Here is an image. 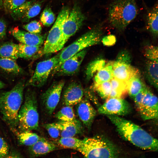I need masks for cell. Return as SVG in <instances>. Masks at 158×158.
Masks as SVG:
<instances>
[{
    "mask_svg": "<svg viewBox=\"0 0 158 158\" xmlns=\"http://www.w3.org/2000/svg\"><path fill=\"white\" fill-rule=\"evenodd\" d=\"M23 81L19 82L11 90L0 95V112L2 118L12 129L18 127V113L23 100Z\"/></svg>",
    "mask_w": 158,
    "mask_h": 158,
    "instance_id": "cell-1",
    "label": "cell"
},
{
    "mask_svg": "<svg viewBox=\"0 0 158 158\" xmlns=\"http://www.w3.org/2000/svg\"><path fill=\"white\" fill-rule=\"evenodd\" d=\"M138 11L136 0H113L109 8L108 21L113 28L122 32L135 18Z\"/></svg>",
    "mask_w": 158,
    "mask_h": 158,
    "instance_id": "cell-2",
    "label": "cell"
},
{
    "mask_svg": "<svg viewBox=\"0 0 158 158\" xmlns=\"http://www.w3.org/2000/svg\"><path fill=\"white\" fill-rule=\"evenodd\" d=\"M103 33L102 25H97L63 49L59 53V61L52 71L53 74L64 61L69 58L88 47L99 44L101 41Z\"/></svg>",
    "mask_w": 158,
    "mask_h": 158,
    "instance_id": "cell-3",
    "label": "cell"
},
{
    "mask_svg": "<svg viewBox=\"0 0 158 158\" xmlns=\"http://www.w3.org/2000/svg\"><path fill=\"white\" fill-rule=\"evenodd\" d=\"M77 150L87 158H116L119 153L112 142L99 136L85 138Z\"/></svg>",
    "mask_w": 158,
    "mask_h": 158,
    "instance_id": "cell-4",
    "label": "cell"
},
{
    "mask_svg": "<svg viewBox=\"0 0 158 158\" xmlns=\"http://www.w3.org/2000/svg\"><path fill=\"white\" fill-rule=\"evenodd\" d=\"M36 93L28 89L23 104L19 110L18 126L19 132L37 130L39 128V115Z\"/></svg>",
    "mask_w": 158,
    "mask_h": 158,
    "instance_id": "cell-5",
    "label": "cell"
},
{
    "mask_svg": "<svg viewBox=\"0 0 158 158\" xmlns=\"http://www.w3.org/2000/svg\"><path fill=\"white\" fill-rule=\"evenodd\" d=\"M69 12L68 8L64 7L59 13L45 41L42 50L40 52L42 55L54 53L62 48L61 44L62 29Z\"/></svg>",
    "mask_w": 158,
    "mask_h": 158,
    "instance_id": "cell-6",
    "label": "cell"
},
{
    "mask_svg": "<svg viewBox=\"0 0 158 158\" xmlns=\"http://www.w3.org/2000/svg\"><path fill=\"white\" fill-rule=\"evenodd\" d=\"M85 19V16L79 7L75 5L69 12L63 26L61 40L62 48L69 38L81 27Z\"/></svg>",
    "mask_w": 158,
    "mask_h": 158,
    "instance_id": "cell-7",
    "label": "cell"
},
{
    "mask_svg": "<svg viewBox=\"0 0 158 158\" xmlns=\"http://www.w3.org/2000/svg\"><path fill=\"white\" fill-rule=\"evenodd\" d=\"M59 53L48 59L40 61L37 65L32 76L26 85L40 87L46 82L50 74L58 64Z\"/></svg>",
    "mask_w": 158,
    "mask_h": 158,
    "instance_id": "cell-8",
    "label": "cell"
},
{
    "mask_svg": "<svg viewBox=\"0 0 158 158\" xmlns=\"http://www.w3.org/2000/svg\"><path fill=\"white\" fill-rule=\"evenodd\" d=\"M136 107L144 120L154 119L158 116V98L147 87L141 101Z\"/></svg>",
    "mask_w": 158,
    "mask_h": 158,
    "instance_id": "cell-9",
    "label": "cell"
},
{
    "mask_svg": "<svg viewBox=\"0 0 158 158\" xmlns=\"http://www.w3.org/2000/svg\"><path fill=\"white\" fill-rule=\"evenodd\" d=\"M131 108L130 105L122 98L109 97L98 108L100 114L107 115L124 116L129 114Z\"/></svg>",
    "mask_w": 158,
    "mask_h": 158,
    "instance_id": "cell-10",
    "label": "cell"
},
{
    "mask_svg": "<svg viewBox=\"0 0 158 158\" xmlns=\"http://www.w3.org/2000/svg\"><path fill=\"white\" fill-rule=\"evenodd\" d=\"M64 84L63 81L54 82L42 95V104L48 115H51L58 105Z\"/></svg>",
    "mask_w": 158,
    "mask_h": 158,
    "instance_id": "cell-11",
    "label": "cell"
},
{
    "mask_svg": "<svg viewBox=\"0 0 158 158\" xmlns=\"http://www.w3.org/2000/svg\"><path fill=\"white\" fill-rule=\"evenodd\" d=\"M41 9V5L37 2L26 1L14 10L11 14L15 20L28 22L31 18L37 15Z\"/></svg>",
    "mask_w": 158,
    "mask_h": 158,
    "instance_id": "cell-12",
    "label": "cell"
},
{
    "mask_svg": "<svg viewBox=\"0 0 158 158\" xmlns=\"http://www.w3.org/2000/svg\"><path fill=\"white\" fill-rule=\"evenodd\" d=\"M85 49L64 61L54 73L58 75H71L76 73L87 53Z\"/></svg>",
    "mask_w": 158,
    "mask_h": 158,
    "instance_id": "cell-13",
    "label": "cell"
},
{
    "mask_svg": "<svg viewBox=\"0 0 158 158\" xmlns=\"http://www.w3.org/2000/svg\"><path fill=\"white\" fill-rule=\"evenodd\" d=\"M76 114L80 120L90 129L96 115V110L86 98L75 105Z\"/></svg>",
    "mask_w": 158,
    "mask_h": 158,
    "instance_id": "cell-14",
    "label": "cell"
},
{
    "mask_svg": "<svg viewBox=\"0 0 158 158\" xmlns=\"http://www.w3.org/2000/svg\"><path fill=\"white\" fill-rule=\"evenodd\" d=\"M84 90L81 85L77 82L70 83L64 90L62 102L65 106H73L79 102L83 98Z\"/></svg>",
    "mask_w": 158,
    "mask_h": 158,
    "instance_id": "cell-15",
    "label": "cell"
},
{
    "mask_svg": "<svg viewBox=\"0 0 158 158\" xmlns=\"http://www.w3.org/2000/svg\"><path fill=\"white\" fill-rule=\"evenodd\" d=\"M113 77L121 81L128 82L133 77L140 76L138 70L128 64L115 61L112 65Z\"/></svg>",
    "mask_w": 158,
    "mask_h": 158,
    "instance_id": "cell-16",
    "label": "cell"
},
{
    "mask_svg": "<svg viewBox=\"0 0 158 158\" xmlns=\"http://www.w3.org/2000/svg\"><path fill=\"white\" fill-rule=\"evenodd\" d=\"M13 36L20 43L33 46H41L46 39V36L35 34L21 30L15 27L11 30Z\"/></svg>",
    "mask_w": 158,
    "mask_h": 158,
    "instance_id": "cell-17",
    "label": "cell"
},
{
    "mask_svg": "<svg viewBox=\"0 0 158 158\" xmlns=\"http://www.w3.org/2000/svg\"><path fill=\"white\" fill-rule=\"evenodd\" d=\"M53 123L59 130L61 137H74L82 133L83 130L81 122L77 119L71 121H60Z\"/></svg>",
    "mask_w": 158,
    "mask_h": 158,
    "instance_id": "cell-18",
    "label": "cell"
},
{
    "mask_svg": "<svg viewBox=\"0 0 158 158\" xmlns=\"http://www.w3.org/2000/svg\"><path fill=\"white\" fill-rule=\"evenodd\" d=\"M58 146L55 143L41 137L36 143L29 147V151L32 157H36L57 150Z\"/></svg>",
    "mask_w": 158,
    "mask_h": 158,
    "instance_id": "cell-19",
    "label": "cell"
},
{
    "mask_svg": "<svg viewBox=\"0 0 158 158\" xmlns=\"http://www.w3.org/2000/svg\"><path fill=\"white\" fill-rule=\"evenodd\" d=\"M145 25L146 30L153 37H158V1L147 11Z\"/></svg>",
    "mask_w": 158,
    "mask_h": 158,
    "instance_id": "cell-20",
    "label": "cell"
},
{
    "mask_svg": "<svg viewBox=\"0 0 158 158\" xmlns=\"http://www.w3.org/2000/svg\"><path fill=\"white\" fill-rule=\"evenodd\" d=\"M110 81L111 90L109 98H123L128 93V82L121 81L114 77Z\"/></svg>",
    "mask_w": 158,
    "mask_h": 158,
    "instance_id": "cell-21",
    "label": "cell"
},
{
    "mask_svg": "<svg viewBox=\"0 0 158 158\" xmlns=\"http://www.w3.org/2000/svg\"><path fill=\"white\" fill-rule=\"evenodd\" d=\"M145 73L148 81L158 91V63L149 60L146 64Z\"/></svg>",
    "mask_w": 158,
    "mask_h": 158,
    "instance_id": "cell-22",
    "label": "cell"
},
{
    "mask_svg": "<svg viewBox=\"0 0 158 158\" xmlns=\"http://www.w3.org/2000/svg\"><path fill=\"white\" fill-rule=\"evenodd\" d=\"M0 69L9 73L18 75L23 73L22 69L17 64L16 60L0 57Z\"/></svg>",
    "mask_w": 158,
    "mask_h": 158,
    "instance_id": "cell-23",
    "label": "cell"
},
{
    "mask_svg": "<svg viewBox=\"0 0 158 158\" xmlns=\"http://www.w3.org/2000/svg\"><path fill=\"white\" fill-rule=\"evenodd\" d=\"M0 57L16 60L19 57L18 44L8 42L1 45Z\"/></svg>",
    "mask_w": 158,
    "mask_h": 158,
    "instance_id": "cell-24",
    "label": "cell"
},
{
    "mask_svg": "<svg viewBox=\"0 0 158 158\" xmlns=\"http://www.w3.org/2000/svg\"><path fill=\"white\" fill-rule=\"evenodd\" d=\"M31 131L19 132L15 131L19 143L22 145L30 146L38 141L41 137Z\"/></svg>",
    "mask_w": 158,
    "mask_h": 158,
    "instance_id": "cell-25",
    "label": "cell"
},
{
    "mask_svg": "<svg viewBox=\"0 0 158 158\" xmlns=\"http://www.w3.org/2000/svg\"><path fill=\"white\" fill-rule=\"evenodd\" d=\"M106 64L105 61L101 58L97 59L90 62L87 65L85 71L86 80H90Z\"/></svg>",
    "mask_w": 158,
    "mask_h": 158,
    "instance_id": "cell-26",
    "label": "cell"
},
{
    "mask_svg": "<svg viewBox=\"0 0 158 158\" xmlns=\"http://www.w3.org/2000/svg\"><path fill=\"white\" fill-rule=\"evenodd\" d=\"M113 63V62H108L97 73L94 78V83L99 84L109 81L112 79Z\"/></svg>",
    "mask_w": 158,
    "mask_h": 158,
    "instance_id": "cell-27",
    "label": "cell"
},
{
    "mask_svg": "<svg viewBox=\"0 0 158 158\" xmlns=\"http://www.w3.org/2000/svg\"><path fill=\"white\" fill-rule=\"evenodd\" d=\"M82 142L83 140L74 137H61L56 140L55 143L58 146L63 148L77 150L81 145Z\"/></svg>",
    "mask_w": 158,
    "mask_h": 158,
    "instance_id": "cell-28",
    "label": "cell"
},
{
    "mask_svg": "<svg viewBox=\"0 0 158 158\" xmlns=\"http://www.w3.org/2000/svg\"><path fill=\"white\" fill-rule=\"evenodd\" d=\"M19 57L25 59L30 58L39 52L41 46H33L20 43L18 44Z\"/></svg>",
    "mask_w": 158,
    "mask_h": 158,
    "instance_id": "cell-29",
    "label": "cell"
},
{
    "mask_svg": "<svg viewBox=\"0 0 158 158\" xmlns=\"http://www.w3.org/2000/svg\"><path fill=\"white\" fill-rule=\"evenodd\" d=\"M145 86L141 80L140 76L133 77L128 82V93L133 99L135 95Z\"/></svg>",
    "mask_w": 158,
    "mask_h": 158,
    "instance_id": "cell-30",
    "label": "cell"
},
{
    "mask_svg": "<svg viewBox=\"0 0 158 158\" xmlns=\"http://www.w3.org/2000/svg\"><path fill=\"white\" fill-rule=\"evenodd\" d=\"M55 117L63 121H71L77 119L72 106H65L55 114Z\"/></svg>",
    "mask_w": 158,
    "mask_h": 158,
    "instance_id": "cell-31",
    "label": "cell"
},
{
    "mask_svg": "<svg viewBox=\"0 0 158 158\" xmlns=\"http://www.w3.org/2000/svg\"><path fill=\"white\" fill-rule=\"evenodd\" d=\"M92 88L103 99H106L109 98L111 90L110 81L99 84L94 83Z\"/></svg>",
    "mask_w": 158,
    "mask_h": 158,
    "instance_id": "cell-32",
    "label": "cell"
},
{
    "mask_svg": "<svg viewBox=\"0 0 158 158\" xmlns=\"http://www.w3.org/2000/svg\"><path fill=\"white\" fill-rule=\"evenodd\" d=\"M55 17L51 8L47 7L42 12L40 17V20L44 26L49 27L54 21Z\"/></svg>",
    "mask_w": 158,
    "mask_h": 158,
    "instance_id": "cell-33",
    "label": "cell"
},
{
    "mask_svg": "<svg viewBox=\"0 0 158 158\" xmlns=\"http://www.w3.org/2000/svg\"><path fill=\"white\" fill-rule=\"evenodd\" d=\"M143 53L149 60L158 63V46L150 44L145 46Z\"/></svg>",
    "mask_w": 158,
    "mask_h": 158,
    "instance_id": "cell-34",
    "label": "cell"
},
{
    "mask_svg": "<svg viewBox=\"0 0 158 158\" xmlns=\"http://www.w3.org/2000/svg\"><path fill=\"white\" fill-rule=\"evenodd\" d=\"M26 0H3V8L5 11L11 13L14 10L20 6Z\"/></svg>",
    "mask_w": 158,
    "mask_h": 158,
    "instance_id": "cell-35",
    "label": "cell"
},
{
    "mask_svg": "<svg viewBox=\"0 0 158 158\" xmlns=\"http://www.w3.org/2000/svg\"><path fill=\"white\" fill-rule=\"evenodd\" d=\"M23 28L27 32L35 34H40L42 29L40 23L37 20L32 21L23 25Z\"/></svg>",
    "mask_w": 158,
    "mask_h": 158,
    "instance_id": "cell-36",
    "label": "cell"
},
{
    "mask_svg": "<svg viewBox=\"0 0 158 158\" xmlns=\"http://www.w3.org/2000/svg\"><path fill=\"white\" fill-rule=\"evenodd\" d=\"M43 126L47 130L49 135L52 138L57 139L60 135L59 130L53 123L44 124Z\"/></svg>",
    "mask_w": 158,
    "mask_h": 158,
    "instance_id": "cell-37",
    "label": "cell"
},
{
    "mask_svg": "<svg viewBox=\"0 0 158 158\" xmlns=\"http://www.w3.org/2000/svg\"><path fill=\"white\" fill-rule=\"evenodd\" d=\"M115 61L130 64L131 62V56L128 51L123 50L118 53Z\"/></svg>",
    "mask_w": 158,
    "mask_h": 158,
    "instance_id": "cell-38",
    "label": "cell"
},
{
    "mask_svg": "<svg viewBox=\"0 0 158 158\" xmlns=\"http://www.w3.org/2000/svg\"><path fill=\"white\" fill-rule=\"evenodd\" d=\"M9 152L8 144L4 138L0 137V158H6Z\"/></svg>",
    "mask_w": 158,
    "mask_h": 158,
    "instance_id": "cell-39",
    "label": "cell"
},
{
    "mask_svg": "<svg viewBox=\"0 0 158 158\" xmlns=\"http://www.w3.org/2000/svg\"><path fill=\"white\" fill-rule=\"evenodd\" d=\"M101 41L104 45L110 46L115 44L116 42V38L114 35H110L103 37Z\"/></svg>",
    "mask_w": 158,
    "mask_h": 158,
    "instance_id": "cell-40",
    "label": "cell"
},
{
    "mask_svg": "<svg viewBox=\"0 0 158 158\" xmlns=\"http://www.w3.org/2000/svg\"><path fill=\"white\" fill-rule=\"evenodd\" d=\"M6 28V24L5 21L2 19H0V40L5 36Z\"/></svg>",
    "mask_w": 158,
    "mask_h": 158,
    "instance_id": "cell-41",
    "label": "cell"
},
{
    "mask_svg": "<svg viewBox=\"0 0 158 158\" xmlns=\"http://www.w3.org/2000/svg\"><path fill=\"white\" fill-rule=\"evenodd\" d=\"M21 156L18 152L13 151L10 152H9L6 157H22Z\"/></svg>",
    "mask_w": 158,
    "mask_h": 158,
    "instance_id": "cell-42",
    "label": "cell"
},
{
    "mask_svg": "<svg viewBox=\"0 0 158 158\" xmlns=\"http://www.w3.org/2000/svg\"><path fill=\"white\" fill-rule=\"evenodd\" d=\"M5 86V84L0 80V89L4 88Z\"/></svg>",
    "mask_w": 158,
    "mask_h": 158,
    "instance_id": "cell-43",
    "label": "cell"
},
{
    "mask_svg": "<svg viewBox=\"0 0 158 158\" xmlns=\"http://www.w3.org/2000/svg\"><path fill=\"white\" fill-rule=\"evenodd\" d=\"M3 8V0H0V9Z\"/></svg>",
    "mask_w": 158,
    "mask_h": 158,
    "instance_id": "cell-44",
    "label": "cell"
},
{
    "mask_svg": "<svg viewBox=\"0 0 158 158\" xmlns=\"http://www.w3.org/2000/svg\"><path fill=\"white\" fill-rule=\"evenodd\" d=\"M154 119H156V120L157 121V125L158 126V116L157 118H156Z\"/></svg>",
    "mask_w": 158,
    "mask_h": 158,
    "instance_id": "cell-45",
    "label": "cell"
}]
</instances>
